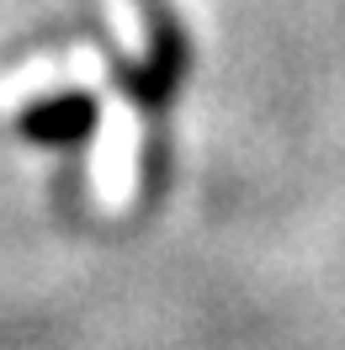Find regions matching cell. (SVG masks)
Segmentation results:
<instances>
[{"mask_svg": "<svg viewBox=\"0 0 345 350\" xmlns=\"http://www.w3.org/2000/svg\"><path fill=\"white\" fill-rule=\"evenodd\" d=\"M186 75H192V32L170 16V5H165V11H149V48H144L138 64H123V75H117L123 90H128L149 117H159V111L181 96Z\"/></svg>", "mask_w": 345, "mask_h": 350, "instance_id": "cell-1", "label": "cell"}, {"mask_svg": "<svg viewBox=\"0 0 345 350\" xmlns=\"http://www.w3.org/2000/svg\"><path fill=\"white\" fill-rule=\"evenodd\" d=\"M96 122H101V101L90 90H53V96H43V101L16 111V133L32 138V144H43V149H75V144H86L96 133Z\"/></svg>", "mask_w": 345, "mask_h": 350, "instance_id": "cell-2", "label": "cell"}, {"mask_svg": "<svg viewBox=\"0 0 345 350\" xmlns=\"http://www.w3.org/2000/svg\"><path fill=\"white\" fill-rule=\"evenodd\" d=\"M138 5H144V16H149V11H165V0H138Z\"/></svg>", "mask_w": 345, "mask_h": 350, "instance_id": "cell-3", "label": "cell"}]
</instances>
